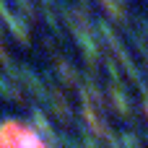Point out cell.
<instances>
[{
  "mask_svg": "<svg viewBox=\"0 0 148 148\" xmlns=\"http://www.w3.org/2000/svg\"><path fill=\"white\" fill-rule=\"evenodd\" d=\"M0 148H47V143L31 127L8 120L0 125Z\"/></svg>",
  "mask_w": 148,
  "mask_h": 148,
  "instance_id": "1",
  "label": "cell"
}]
</instances>
